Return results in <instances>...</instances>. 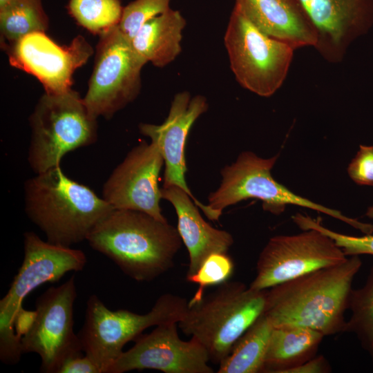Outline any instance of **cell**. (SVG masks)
Returning a JSON list of instances; mask_svg holds the SVG:
<instances>
[{
    "label": "cell",
    "mask_w": 373,
    "mask_h": 373,
    "mask_svg": "<svg viewBox=\"0 0 373 373\" xmlns=\"http://www.w3.org/2000/svg\"><path fill=\"white\" fill-rule=\"evenodd\" d=\"M188 302L170 293L161 295L151 309L144 314L127 309L112 311L93 294L87 302L84 323L77 335L83 352L107 373L123 352L124 346L135 341L147 328L178 323L184 316Z\"/></svg>",
    "instance_id": "7"
},
{
    "label": "cell",
    "mask_w": 373,
    "mask_h": 373,
    "mask_svg": "<svg viewBox=\"0 0 373 373\" xmlns=\"http://www.w3.org/2000/svg\"><path fill=\"white\" fill-rule=\"evenodd\" d=\"M48 28L41 0H13L0 9L1 36L9 44L32 32H45Z\"/></svg>",
    "instance_id": "23"
},
{
    "label": "cell",
    "mask_w": 373,
    "mask_h": 373,
    "mask_svg": "<svg viewBox=\"0 0 373 373\" xmlns=\"http://www.w3.org/2000/svg\"><path fill=\"white\" fill-rule=\"evenodd\" d=\"M361 266L359 256H352L269 288L263 314L274 327H305L325 336L345 332V312Z\"/></svg>",
    "instance_id": "1"
},
{
    "label": "cell",
    "mask_w": 373,
    "mask_h": 373,
    "mask_svg": "<svg viewBox=\"0 0 373 373\" xmlns=\"http://www.w3.org/2000/svg\"><path fill=\"white\" fill-rule=\"evenodd\" d=\"M325 336L300 326L274 327L261 372L288 373L316 356Z\"/></svg>",
    "instance_id": "21"
},
{
    "label": "cell",
    "mask_w": 373,
    "mask_h": 373,
    "mask_svg": "<svg viewBox=\"0 0 373 373\" xmlns=\"http://www.w3.org/2000/svg\"><path fill=\"white\" fill-rule=\"evenodd\" d=\"M279 155L262 158L251 151L241 153L235 162L221 170L220 186L208 197L210 220L218 221L224 209L242 200L256 198L262 202L263 209L273 214L282 213L286 205L306 207L338 219L365 234L373 233V224L363 222L300 196L273 178L271 171Z\"/></svg>",
    "instance_id": "5"
},
{
    "label": "cell",
    "mask_w": 373,
    "mask_h": 373,
    "mask_svg": "<svg viewBox=\"0 0 373 373\" xmlns=\"http://www.w3.org/2000/svg\"><path fill=\"white\" fill-rule=\"evenodd\" d=\"M350 316L345 332L353 333L370 356L373 367V264L364 285L353 289L349 299Z\"/></svg>",
    "instance_id": "24"
},
{
    "label": "cell",
    "mask_w": 373,
    "mask_h": 373,
    "mask_svg": "<svg viewBox=\"0 0 373 373\" xmlns=\"http://www.w3.org/2000/svg\"><path fill=\"white\" fill-rule=\"evenodd\" d=\"M234 6L264 33L294 50L316 44V30L300 0H235Z\"/></svg>",
    "instance_id": "18"
},
{
    "label": "cell",
    "mask_w": 373,
    "mask_h": 373,
    "mask_svg": "<svg viewBox=\"0 0 373 373\" xmlns=\"http://www.w3.org/2000/svg\"><path fill=\"white\" fill-rule=\"evenodd\" d=\"M162 198L173 206L178 231L186 247L189 264L186 278L195 274L204 260L216 253H227L233 243L230 233L216 229L202 217L191 197L176 186L161 188Z\"/></svg>",
    "instance_id": "19"
},
{
    "label": "cell",
    "mask_w": 373,
    "mask_h": 373,
    "mask_svg": "<svg viewBox=\"0 0 373 373\" xmlns=\"http://www.w3.org/2000/svg\"><path fill=\"white\" fill-rule=\"evenodd\" d=\"M207 110L208 103L204 96L191 97L189 92L184 91L175 95L169 115L162 124L142 123L139 125L140 132L158 146L164 159L162 187L176 186L182 189L205 216L208 212L207 205L201 203L192 194L186 184L185 148L193 124Z\"/></svg>",
    "instance_id": "16"
},
{
    "label": "cell",
    "mask_w": 373,
    "mask_h": 373,
    "mask_svg": "<svg viewBox=\"0 0 373 373\" xmlns=\"http://www.w3.org/2000/svg\"><path fill=\"white\" fill-rule=\"evenodd\" d=\"M317 33L314 48L331 64L373 27V0H300Z\"/></svg>",
    "instance_id": "17"
},
{
    "label": "cell",
    "mask_w": 373,
    "mask_h": 373,
    "mask_svg": "<svg viewBox=\"0 0 373 373\" xmlns=\"http://www.w3.org/2000/svg\"><path fill=\"white\" fill-rule=\"evenodd\" d=\"M332 372V367L323 355L315 356L302 365L296 367L288 373H327Z\"/></svg>",
    "instance_id": "32"
},
{
    "label": "cell",
    "mask_w": 373,
    "mask_h": 373,
    "mask_svg": "<svg viewBox=\"0 0 373 373\" xmlns=\"http://www.w3.org/2000/svg\"><path fill=\"white\" fill-rule=\"evenodd\" d=\"M147 61L118 25L99 35L95 65L83 97L94 117L108 119L132 102L141 89V71Z\"/></svg>",
    "instance_id": "10"
},
{
    "label": "cell",
    "mask_w": 373,
    "mask_h": 373,
    "mask_svg": "<svg viewBox=\"0 0 373 373\" xmlns=\"http://www.w3.org/2000/svg\"><path fill=\"white\" fill-rule=\"evenodd\" d=\"M23 251L22 264L0 300V359L6 365L17 364L23 354L13 321L24 298L44 283L57 282L69 271H82L87 262L82 250L44 241L32 231L24 233Z\"/></svg>",
    "instance_id": "8"
},
{
    "label": "cell",
    "mask_w": 373,
    "mask_h": 373,
    "mask_svg": "<svg viewBox=\"0 0 373 373\" xmlns=\"http://www.w3.org/2000/svg\"><path fill=\"white\" fill-rule=\"evenodd\" d=\"M365 216L373 220V204L367 209Z\"/></svg>",
    "instance_id": "33"
},
{
    "label": "cell",
    "mask_w": 373,
    "mask_h": 373,
    "mask_svg": "<svg viewBox=\"0 0 373 373\" xmlns=\"http://www.w3.org/2000/svg\"><path fill=\"white\" fill-rule=\"evenodd\" d=\"M28 161L36 173L60 166L68 152L93 144L97 139V118L75 90L45 93L30 116Z\"/></svg>",
    "instance_id": "6"
},
{
    "label": "cell",
    "mask_w": 373,
    "mask_h": 373,
    "mask_svg": "<svg viewBox=\"0 0 373 373\" xmlns=\"http://www.w3.org/2000/svg\"><path fill=\"white\" fill-rule=\"evenodd\" d=\"M10 64L35 76L45 93L59 94L71 89L72 77L93 54V48L81 35L69 46H61L44 32H35L9 44Z\"/></svg>",
    "instance_id": "15"
},
{
    "label": "cell",
    "mask_w": 373,
    "mask_h": 373,
    "mask_svg": "<svg viewBox=\"0 0 373 373\" xmlns=\"http://www.w3.org/2000/svg\"><path fill=\"white\" fill-rule=\"evenodd\" d=\"M186 19L178 10L170 9L146 22L131 43L137 52L156 67H164L181 52Z\"/></svg>",
    "instance_id": "20"
},
{
    "label": "cell",
    "mask_w": 373,
    "mask_h": 373,
    "mask_svg": "<svg viewBox=\"0 0 373 373\" xmlns=\"http://www.w3.org/2000/svg\"><path fill=\"white\" fill-rule=\"evenodd\" d=\"M233 267V260L227 253L210 255L195 274L186 278L187 281L198 285V289L189 302L193 303L202 298L208 286L220 285L228 280Z\"/></svg>",
    "instance_id": "27"
},
{
    "label": "cell",
    "mask_w": 373,
    "mask_h": 373,
    "mask_svg": "<svg viewBox=\"0 0 373 373\" xmlns=\"http://www.w3.org/2000/svg\"><path fill=\"white\" fill-rule=\"evenodd\" d=\"M77 297L75 276L58 287H50L35 303V322L21 339L22 353H36L40 371L59 373L68 359L82 354L81 343L73 330V307Z\"/></svg>",
    "instance_id": "11"
},
{
    "label": "cell",
    "mask_w": 373,
    "mask_h": 373,
    "mask_svg": "<svg viewBox=\"0 0 373 373\" xmlns=\"http://www.w3.org/2000/svg\"><path fill=\"white\" fill-rule=\"evenodd\" d=\"M178 323L162 324L142 334L135 345L124 352L107 373L155 370L164 373H213L205 348L195 338L182 340Z\"/></svg>",
    "instance_id": "13"
},
{
    "label": "cell",
    "mask_w": 373,
    "mask_h": 373,
    "mask_svg": "<svg viewBox=\"0 0 373 373\" xmlns=\"http://www.w3.org/2000/svg\"><path fill=\"white\" fill-rule=\"evenodd\" d=\"M342 249L322 232L309 229L271 237L259 254L249 287L264 290L347 260Z\"/></svg>",
    "instance_id": "12"
},
{
    "label": "cell",
    "mask_w": 373,
    "mask_h": 373,
    "mask_svg": "<svg viewBox=\"0 0 373 373\" xmlns=\"http://www.w3.org/2000/svg\"><path fill=\"white\" fill-rule=\"evenodd\" d=\"M86 241L138 282L151 281L173 267L183 243L178 229L168 221L128 209L111 211Z\"/></svg>",
    "instance_id": "2"
},
{
    "label": "cell",
    "mask_w": 373,
    "mask_h": 373,
    "mask_svg": "<svg viewBox=\"0 0 373 373\" xmlns=\"http://www.w3.org/2000/svg\"><path fill=\"white\" fill-rule=\"evenodd\" d=\"M224 43L231 69L242 87L267 97L283 85L294 49L264 33L236 6Z\"/></svg>",
    "instance_id": "9"
},
{
    "label": "cell",
    "mask_w": 373,
    "mask_h": 373,
    "mask_svg": "<svg viewBox=\"0 0 373 373\" xmlns=\"http://www.w3.org/2000/svg\"><path fill=\"white\" fill-rule=\"evenodd\" d=\"M274 326L262 313L237 340L218 373H260Z\"/></svg>",
    "instance_id": "22"
},
{
    "label": "cell",
    "mask_w": 373,
    "mask_h": 373,
    "mask_svg": "<svg viewBox=\"0 0 373 373\" xmlns=\"http://www.w3.org/2000/svg\"><path fill=\"white\" fill-rule=\"evenodd\" d=\"M347 173L355 183L373 186V146L360 145Z\"/></svg>",
    "instance_id": "29"
},
{
    "label": "cell",
    "mask_w": 373,
    "mask_h": 373,
    "mask_svg": "<svg viewBox=\"0 0 373 373\" xmlns=\"http://www.w3.org/2000/svg\"><path fill=\"white\" fill-rule=\"evenodd\" d=\"M59 373H101L97 365L87 355L80 354L66 361Z\"/></svg>",
    "instance_id": "30"
},
{
    "label": "cell",
    "mask_w": 373,
    "mask_h": 373,
    "mask_svg": "<svg viewBox=\"0 0 373 373\" xmlns=\"http://www.w3.org/2000/svg\"><path fill=\"white\" fill-rule=\"evenodd\" d=\"M267 289L257 290L240 281H228L199 300L189 303L178 325L220 364L237 340L263 313Z\"/></svg>",
    "instance_id": "4"
},
{
    "label": "cell",
    "mask_w": 373,
    "mask_h": 373,
    "mask_svg": "<svg viewBox=\"0 0 373 373\" xmlns=\"http://www.w3.org/2000/svg\"><path fill=\"white\" fill-rule=\"evenodd\" d=\"M294 222L302 230L313 229L332 238L346 256L363 254L373 256V235L363 236H349L332 231L321 223V219H314L300 213L292 216Z\"/></svg>",
    "instance_id": "26"
},
{
    "label": "cell",
    "mask_w": 373,
    "mask_h": 373,
    "mask_svg": "<svg viewBox=\"0 0 373 373\" xmlns=\"http://www.w3.org/2000/svg\"><path fill=\"white\" fill-rule=\"evenodd\" d=\"M68 8L79 25L99 35L119 25L124 9L120 0H69Z\"/></svg>",
    "instance_id": "25"
},
{
    "label": "cell",
    "mask_w": 373,
    "mask_h": 373,
    "mask_svg": "<svg viewBox=\"0 0 373 373\" xmlns=\"http://www.w3.org/2000/svg\"><path fill=\"white\" fill-rule=\"evenodd\" d=\"M13 0H0V9L8 5Z\"/></svg>",
    "instance_id": "34"
},
{
    "label": "cell",
    "mask_w": 373,
    "mask_h": 373,
    "mask_svg": "<svg viewBox=\"0 0 373 373\" xmlns=\"http://www.w3.org/2000/svg\"><path fill=\"white\" fill-rule=\"evenodd\" d=\"M163 164L158 146L141 141L104 182L102 198L114 209L139 211L167 222L160 206L162 196L158 178Z\"/></svg>",
    "instance_id": "14"
},
{
    "label": "cell",
    "mask_w": 373,
    "mask_h": 373,
    "mask_svg": "<svg viewBox=\"0 0 373 373\" xmlns=\"http://www.w3.org/2000/svg\"><path fill=\"white\" fill-rule=\"evenodd\" d=\"M25 211L47 241L71 247L86 238L114 209L88 186L67 177L60 166L24 183Z\"/></svg>",
    "instance_id": "3"
},
{
    "label": "cell",
    "mask_w": 373,
    "mask_h": 373,
    "mask_svg": "<svg viewBox=\"0 0 373 373\" xmlns=\"http://www.w3.org/2000/svg\"><path fill=\"white\" fill-rule=\"evenodd\" d=\"M37 318V311L26 310L21 307L17 312L13 326L17 336L21 339L30 330Z\"/></svg>",
    "instance_id": "31"
},
{
    "label": "cell",
    "mask_w": 373,
    "mask_h": 373,
    "mask_svg": "<svg viewBox=\"0 0 373 373\" xmlns=\"http://www.w3.org/2000/svg\"><path fill=\"white\" fill-rule=\"evenodd\" d=\"M171 0H134L123 9L118 25L131 41L141 27L151 19L171 9Z\"/></svg>",
    "instance_id": "28"
}]
</instances>
